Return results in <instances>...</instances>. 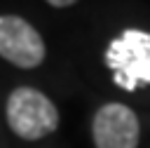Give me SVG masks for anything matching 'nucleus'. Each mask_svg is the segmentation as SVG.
Listing matches in <instances>:
<instances>
[{"instance_id":"obj_1","label":"nucleus","mask_w":150,"mask_h":148,"mask_svg":"<svg viewBox=\"0 0 150 148\" xmlns=\"http://www.w3.org/2000/svg\"><path fill=\"white\" fill-rule=\"evenodd\" d=\"M105 63L112 70L115 85L124 92L150 85V33L141 28L122 31L108 45Z\"/></svg>"},{"instance_id":"obj_2","label":"nucleus","mask_w":150,"mask_h":148,"mask_svg":"<svg viewBox=\"0 0 150 148\" xmlns=\"http://www.w3.org/2000/svg\"><path fill=\"white\" fill-rule=\"evenodd\" d=\"M5 115L9 129L26 141L45 139L59 127L56 106L35 87H16L7 96Z\"/></svg>"},{"instance_id":"obj_3","label":"nucleus","mask_w":150,"mask_h":148,"mask_svg":"<svg viewBox=\"0 0 150 148\" xmlns=\"http://www.w3.org/2000/svg\"><path fill=\"white\" fill-rule=\"evenodd\" d=\"M0 56L19 68H35L45 61V42L26 19L0 14Z\"/></svg>"},{"instance_id":"obj_4","label":"nucleus","mask_w":150,"mask_h":148,"mask_svg":"<svg viewBox=\"0 0 150 148\" xmlns=\"http://www.w3.org/2000/svg\"><path fill=\"white\" fill-rule=\"evenodd\" d=\"M96 148H136L141 125L136 113L124 103H103L91 122Z\"/></svg>"},{"instance_id":"obj_5","label":"nucleus","mask_w":150,"mask_h":148,"mask_svg":"<svg viewBox=\"0 0 150 148\" xmlns=\"http://www.w3.org/2000/svg\"><path fill=\"white\" fill-rule=\"evenodd\" d=\"M52 7H68V5H75L77 0H47Z\"/></svg>"}]
</instances>
